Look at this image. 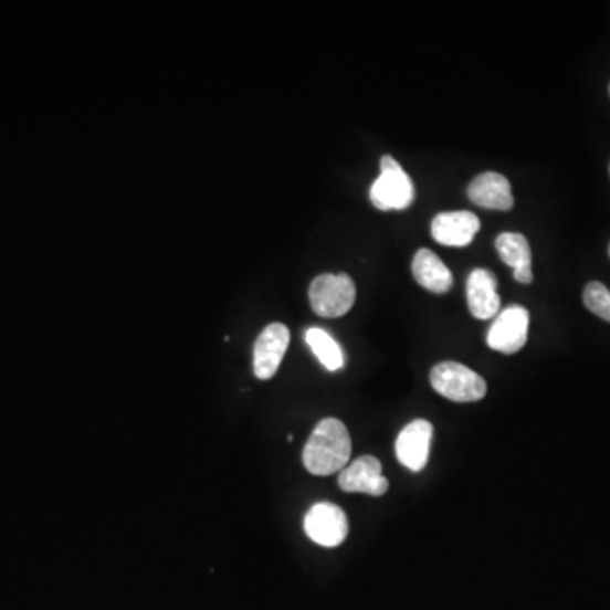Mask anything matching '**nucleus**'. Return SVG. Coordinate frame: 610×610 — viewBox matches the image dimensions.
Returning <instances> with one entry per match:
<instances>
[{"instance_id":"f257e3e1","label":"nucleus","mask_w":610,"mask_h":610,"mask_svg":"<svg viewBox=\"0 0 610 610\" xmlns=\"http://www.w3.org/2000/svg\"><path fill=\"white\" fill-rule=\"evenodd\" d=\"M351 456V438L339 419H323L302 453L305 470L317 476L343 472Z\"/></svg>"},{"instance_id":"f03ea898","label":"nucleus","mask_w":610,"mask_h":610,"mask_svg":"<svg viewBox=\"0 0 610 610\" xmlns=\"http://www.w3.org/2000/svg\"><path fill=\"white\" fill-rule=\"evenodd\" d=\"M381 173L370 189V200L378 211H402L414 202L416 190L411 177L396 158L386 155L380 161Z\"/></svg>"},{"instance_id":"7ed1b4c3","label":"nucleus","mask_w":610,"mask_h":610,"mask_svg":"<svg viewBox=\"0 0 610 610\" xmlns=\"http://www.w3.org/2000/svg\"><path fill=\"white\" fill-rule=\"evenodd\" d=\"M431 386L453 402H478L487 393V381L456 361H443L431 370Z\"/></svg>"},{"instance_id":"20e7f679","label":"nucleus","mask_w":610,"mask_h":610,"mask_svg":"<svg viewBox=\"0 0 610 610\" xmlns=\"http://www.w3.org/2000/svg\"><path fill=\"white\" fill-rule=\"evenodd\" d=\"M309 301L317 316L327 317V319L345 316L355 305V282L346 273H339V275L324 273L313 280Z\"/></svg>"},{"instance_id":"39448f33","label":"nucleus","mask_w":610,"mask_h":610,"mask_svg":"<svg viewBox=\"0 0 610 610\" xmlns=\"http://www.w3.org/2000/svg\"><path fill=\"white\" fill-rule=\"evenodd\" d=\"M304 529L316 545L336 548L343 545L348 536V517L339 505L319 502L305 514Z\"/></svg>"},{"instance_id":"423d86ee","label":"nucleus","mask_w":610,"mask_h":610,"mask_svg":"<svg viewBox=\"0 0 610 610\" xmlns=\"http://www.w3.org/2000/svg\"><path fill=\"white\" fill-rule=\"evenodd\" d=\"M529 330V313L523 305H508L497 314L487 333L488 348L504 355H514L524 348Z\"/></svg>"},{"instance_id":"0eeeda50","label":"nucleus","mask_w":610,"mask_h":610,"mask_svg":"<svg viewBox=\"0 0 610 610\" xmlns=\"http://www.w3.org/2000/svg\"><path fill=\"white\" fill-rule=\"evenodd\" d=\"M291 343V330L285 324L273 323L263 329L254 343V375L260 380L275 377Z\"/></svg>"},{"instance_id":"6e6552de","label":"nucleus","mask_w":610,"mask_h":610,"mask_svg":"<svg viewBox=\"0 0 610 610\" xmlns=\"http://www.w3.org/2000/svg\"><path fill=\"white\" fill-rule=\"evenodd\" d=\"M339 488L349 494H368L380 497L389 491V480L381 475V463L377 458L360 456L339 473Z\"/></svg>"},{"instance_id":"1a4fd4ad","label":"nucleus","mask_w":610,"mask_h":610,"mask_svg":"<svg viewBox=\"0 0 610 610\" xmlns=\"http://www.w3.org/2000/svg\"><path fill=\"white\" fill-rule=\"evenodd\" d=\"M432 431L434 428L425 419H416L400 431L396 443V454L400 465L411 472L424 470L428 465L429 450H431Z\"/></svg>"},{"instance_id":"9d476101","label":"nucleus","mask_w":610,"mask_h":610,"mask_svg":"<svg viewBox=\"0 0 610 610\" xmlns=\"http://www.w3.org/2000/svg\"><path fill=\"white\" fill-rule=\"evenodd\" d=\"M478 231L480 219L470 211L441 212L432 219V238L443 246H469Z\"/></svg>"},{"instance_id":"9b49d317","label":"nucleus","mask_w":610,"mask_h":610,"mask_svg":"<svg viewBox=\"0 0 610 610\" xmlns=\"http://www.w3.org/2000/svg\"><path fill=\"white\" fill-rule=\"evenodd\" d=\"M497 276L485 269L473 270L466 280V298L473 317L492 319L501 313V297L497 294Z\"/></svg>"},{"instance_id":"f8f14e48","label":"nucleus","mask_w":610,"mask_h":610,"mask_svg":"<svg viewBox=\"0 0 610 610\" xmlns=\"http://www.w3.org/2000/svg\"><path fill=\"white\" fill-rule=\"evenodd\" d=\"M469 197L475 206L495 211H511L514 208L513 189L504 175L487 171L470 183Z\"/></svg>"},{"instance_id":"ddd939ff","label":"nucleus","mask_w":610,"mask_h":610,"mask_svg":"<svg viewBox=\"0 0 610 610\" xmlns=\"http://www.w3.org/2000/svg\"><path fill=\"white\" fill-rule=\"evenodd\" d=\"M416 282L432 294H446L453 287V275L434 251L419 250L412 260Z\"/></svg>"},{"instance_id":"4468645a","label":"nucleus","mask_w":610,"mask_h":610,"mask_svg":"<svg viewBox=\"0 0 610 610\" xmlns=\"http://www.w3.org/2000/svg\"><path fill=\"white\" fill-rule=\"evenodd\" d=\"M495 248L502 262L514 270V278L519 284H533V270H530L533 256H530L529 241L526 236L519 233L498 234Z\"/></svg>"},{"instance_id":"2eb2a0df","label":"nucleus","mask_w":610,"mask_h":610,"mask_svg":"<svg viewBox=\"0 0 610 610\" xmlns=\"http://www.w3.org/2000/svg\"><path fill=\"white\" fill-rule=\"evenodd\" d=\"M305 341L326 370L338 371L345 367V355H343L341 346L326 330L320 329V327H311L305 333Z\"/></svg>"},{"instance_id":"dca6fc26","label":"nucleus","mask_w":610,"mask_h":610,"mask_svg":"<svg viewBox=\"0 0 610 610\" xmlns=\"http://www.w3.org/2000/svg\"><path fill=\"white\" fill-rule=\"evenodd\" d=\"M583 304L590 313L610 323V292L600 282H590L583 291Z\"/></svg>"},{"instance_id":"f3484780","label":"nucleus","mask_w":610,"mask_h":610,"mask_svg":"<svg viewBox=\"0 0 610 610\" xmlns=\"http://www.w3.org/2000/svg\"><path fill=\"white\" fill-rule=\"evenodd\" d=\"M609 254H610V246H609Z\"/></svg>"},{"instance_id":"a211bd4d","label":"nucleus","mask_w":610,"mask_h":610,"mask_svg":"<svg viewBox=\"0 0 610 610\" xmlns=\"http://www.w3.org/2000/svg\"><path fill=\"white\" fill-rule=\"evenodd\" d=\"M609 91H610V88H609Z\"/></svg>"}]
</instances>
